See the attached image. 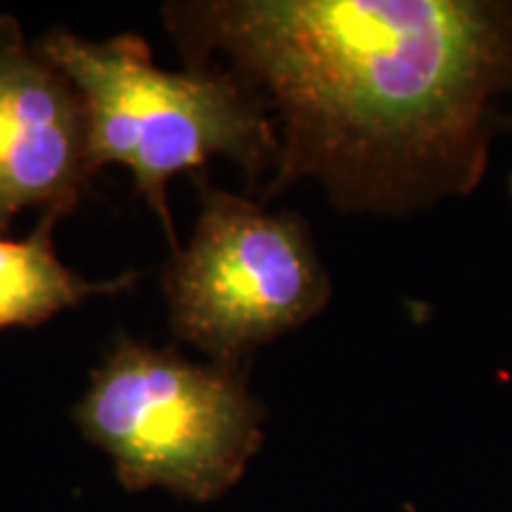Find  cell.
Here are the masks:
<instances>
[{"instance_id": "obj_1", "label": "cell", "mask_w": 512, "mask_h": 512, "mask_svg": "<svg viewBox=\"0 0 512 512\" xmlns=\"http://www.w3.org/2000/svg\"><path fill=\"white\" fill-rule=\"evenodd\" d=\"M164 22L188 67L221 50L278 110L264 197L309 178L354 214L465 197L512 98L510 0H207Z\"/></svg>"}, {"instance_id": "obj_2", "label": "cell", "mask_w": 512, "mask_h": 512, "mask_svg": "<svg viewBox=\"0 0 512 512\" xmlns=\"http://www.w3.org/2000/svg\"><path fill=\"white\" fill-rule=\"evenodd\" d=\"M38 53L74 83L88 114L93 169L121 164L178 252L166 185L211 157L240 164L249 181L278 164L280 138L266 102L235 72L207 64L166 72L136 34L93 43L53 29Z\"/></svg>"}, {"instance_id": "obj_3", "label": "cell", "mask_w": 512, "mask_h": 512, "mask_svg": "<svg viewBox=\"0 0 512 512\" xmlns=\"http://www.w3.org/2000/svg\"><path fill=\"white\" fill-rule=\"evenodd\" d=\"M72 418L112 458L131 494L164 489L211 503L233 489L264 444V408L242 366L192 363L119 335Z\"/></svg>"}, {"instance_id": "obj_4", "label": "cell", "mask_w": 512, "mask_h": 512, "mask_svg": "<svg viewBox=\"0 0 512 512\" xmlns=\"http://www.w3.org/2000/svg\"><path fill=\"white\" fill-rule=\"evenodd\" d=\"M200 204L188 247L164 271L171 328L211 363L242 366L328 306L330 275L299 216L209 185Z\"/></svg>"}, {"instance_id": "obj_5", "label": "cell", "mask_w": 512, "mask_h": 512, "mask_svg": "<svg viewBox=\"0 0 512 512\" xmlns=\"http://www.w3.org/2000/svg\"><path fill=\"white\" fill-rule=\"evenodd\" d=\"M93 174L81 93L0 15V238L29 207L67 216Z\"/></svg>"}, {"instance_id": "obj_6", "label": "cell", "mask_w": 512, "mask_h": 512, "mask_svg": "<svg viewBox=\"0 0 512 512\" xmlns=\"http://www.w3.org/2000/svg\"><path fill=\"white\" fill-rule=\"evenodd\" d=\"M60 219V214H43L29 238H0V330L34 328L86 299L121 292L136 283L138 273L88 283L69 271L53 249V228Z\"/></svg>"}, {"instance_id": "obj_7", "label": "cell", "mask_w": 512, "mask_h": 512, "mask_svg": "<svg viewBox=\"0 0 512 512\" xmlns=\"http://www.w3.org/2000/svg\"><path fill=\"white\" fill-rule=\"evenodd\" d=\"M501 128H510V131H512V114H503ZM510 192H512V174H510Z\"/></svg>"}]
</instances>
